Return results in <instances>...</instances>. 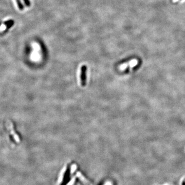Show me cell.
<instances>
[{"label": "cell", "instance_id": "cell-2", "mask_svg": "<svg viewBox=\"0 0 185 185\" xmlns=\"http://www.w3.org/2000/svg\"><path fill=\"white\" fill-rule=\"evenodd\" d=\"M6 125H7V127L8 130L9 131V132H10V134L13 136L14 139L15 140V141L17 142V143H20V138H19V136L18 135V134L15 132V130H14L13 125L12 123V122L8 120L7 121Z\"/></svg>", "mask_w": 185, "mask_h": 185}, {"label": "cell", "instance_id": "cell-9", "mask_svg": "<svg viewBox=\"0 0 185 185\" xmlns=\"http://www.w3.org/2000/svg\"><path fill=\"white\" fill-rule=\"evenodd\" d=\"M75 181H76V177H73L72 179H71L69 182L67 184V185H74L75 184Z\"/></svg>", "mask_w": 185, "mask_h": 185}, {"label": "cell", "instance_id": "cell-7", "mask_svg": "<svg viewBox=\"0 0 185 185\" xmlns=\"http://www.w3.org/2000/svg\"><path fill=\"white\" fill-rule=\"evenodd\" d=\"M16 1L17 2V3H18V6L20 10H23L24 6H23V5H22V3H21L20 0H16Z\"/></svg>", "mask_w": 185, "mask_h": 185}, {"label": "cell", "instance_id": "cell-10", "mask_svg": "<svg viewBox=\"0 0 185 185\" xmlns=\"http://www.w3.org/2000/svg\"><path fill=\"white\" fill-rule=\"evenodd\" d=\"M23 1H24V2L26 6L29 7L30 6V3L29 0H23Z\"/></svg>", "mask_w": 185, "mask_h": 185}, {"label": "cell", "instance_id": "cell-5", "mask_svg": "<svg viewBox=\"0 0 185 185\" xmlns=\"http://www.w3.org/2000/svg\"><path fill=\"white\" fill-rule=\"evenodd\" d=\"M136 63H137V61L136 60H131V61H129V62H127V63L122 64V65H121L120 66V69H124V68L128 67V66H134L135 64H136Z\"/></svg>", "mask_w": 185, "mask_h": 185}, {"label": "cell", "instance_id": "cell-3", "mask_svg": "<svg viewBox=\"0 0 185 185\" xmlns=\"http://www.w3.org/2000/svg\"><path fill=\"white\" fill-rule=\"evenodd\" d=\"M76 176L78 177L80 181H81L85 185H92V184L91 183H89L80 172H78L76 173Z\"/></svg>", "mask_w": 185, "mask_h": 185}, {"label": "cell", "instance_id": "cell-11", "mask_svg": "<svg viewBox=\"0 0 185 185\" xmlns=\"http://www.w3.org/2000/svg\"><path fill=\"white\" fill-rule=\"evenodd\" d=\"M104 185H113V184H112V182L108 181V182H107L105 184H104Z\"/></svg>", "mask_w": 185, "mask_h": 185}, {"label": "cell", "instance_id": "cell-4", "mask_svg": "<svg viewBox=\"0 0 185 185\" xmlns=\"http://www.w3.org/2000/svg\"><path fill=\"white\" fill-rule=\"evenodd\" d=\"M66 166L65 165L63 167V168L62 169V170H61V171L60 172V174L59 175V178L57 181V184L59 185L63 182L64 174L66 172Z\"/></svg>", "mask_w": 185, "mask_h": 185}, {"label": "cell", "instance_id": "cell-1", "mask_svg": "<svg viewBox=\"0 0 185 185\" xmlns=\"http://www.w3.org/2000/svg\"><path fill=\"white\" fill-rule=\"evenodd\" d=\"M87 66L83 65L80 69V83L81 86L84 87L87 84Z\"/></svg>", "mask_w": 185, "mask_h": 185}, {"label": "cell", "instance_id": "cell-6", "mask_svg": "<svg viewBox=\"0 0 185 185\" xmlns=\"http://www.w3.org/2000/svg\"><path fill=\"white\" fill-rule=\"evenodd\" d=\"M13 23H14V22L12 20H9V21H6V22H4L5 25L7 27V29H9V28L11 27L13 25Z\"/></svg>", "mask_w": 185, "mask_h": 185}, {"label": "cell", "instance_id": "cell-8", "mask_svg": "<svg viewBox=\"0 0 185 185\" xmlns=\"http://www.w3.org/2000/svg\"><path fill=\"white\" fill-rule=\"evenodd\" d=\"M77 169V166L75 164H73L72 167H71V169H70V173L71 174H73L76 170Z\"/></svg>", "mask_w": 185, "mask_h": 185}]
</instances>
